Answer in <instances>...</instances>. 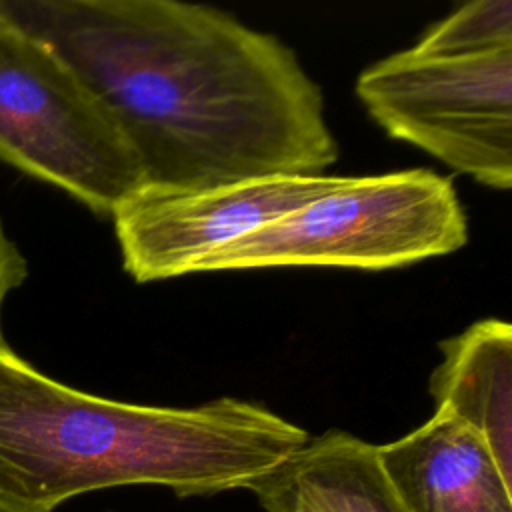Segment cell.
I'll return each mask as SVG.
<instances>
[{
	"mask_svg": "<svg viewBox=\"0 0 512 512\" xmlns=\"http://www.w3.org/2000/svg\"><path fill=\"white\" fill-rule=\"evenodd\" d=\"M468 242L450 178L428 168L342 176L294 212L216 250L194 274L276 266L388 270L446 256Z\"/></svg>",
	"mask_w": 512,
	"mask_h": 512,
	"instance_id": "3",
	"label": "cell"
},
{
	"mask_svg": "<svg viewBox=\"0 0 512 512\" xmlns=\"http://www.w3.org/2000/svg\"><path fill=\"white\" fill-rule=\"evenodd\" d=\"M376 450L404 512H512V480L484 438L446 410Z\"/></svg>",
	"mask_w": 512,
	"mask_h": 512,
	"instance_id": "7",
	"label": "cell"
},
{
	"mask_svg": "<svg viewBox=\"0 0 512 512\" xmlns=\"http://www.w3.org/2000/svg\"><path fill=\"white\" fill-rule=\"evenodd\" d=\"M264 510L300 506L312 512H404L378 462L376 444L328 430L248 488Z\"/></svg>",
	"mask_w": 512,
	"mask_h": 512,
	"instance_id": "9",
	"label": "cell"
},
{
	"mask_svg": "<svg viewBox=\"0 0 512 512\" xmlns=\"http://www.w3.org/2000/svg\"><path fill=\"white\" fill-rule=\"evenodd\" d=\"M0 162L112 216L144 186L104 104L42 42L0 16Z\"/></svg>",
	"mask_w": 512,
	"mask_h": 512,
	"instance_id": "4",
	"label": "cell"
},
{
	"mask_svg": "<svg viewBox=\"0 0 512 512\" xmlns=\"http://www.w3.org/2000/svg\"><path fill=\"white\" fill-rule=\"evenodd\" d=\"M340 180L280 174L206 188L142 186L112 214L122 266L136 282L194 274L216 250L294 212Z\"/></svg>",
	"mask_w": 512,
	"mask_h": 512,
	"instance_id": "6",
	"label": "cell"
},
{
	"mask_svg": "<svg viewBox=\"0 0 512 512\" xmlns=\"http://www.w3.org/2000/svg\"><path fill=\"white\" fill-rule=\"evenodd\" d=\"M0 512H32V510H20V508H12L6 504H0Z\"/></svg>",
	"mask_w": 512,
	"mask_h": 512,
	"instance_id": "13",
	"label": "cell"
},
{
	"mask_svg": "<svg viewBox=\"0 0 512 512\" xmlns=\"http://www.w3.org/2000/svg\"><path fill=\"white\" fill-rule=\"evenodd\" d=\"M430 376L436 410L478 432L502 474L512 480V326L486 318L440 342Z\"/></svg>",
	"mask_w": 512,
	"mask_h": 512,
	"instance_id": "8",
	"label": "cell"
},
{
	"mask_svg": "<svg viewBox=\"0 0 512 512\" xmlns=\"http://www.w3.org/2000/svg\"><path fill=\"white\" fill-rule=\"evenodd\" d=\"M308 432L262 404L192 408L94 396L42 374L0 336V504L54 512L106 488L152 484L176 496L248 490Z\"/></svg>",
	"mask_w": 512,
	"mask_h": 512,
	"instance_id": "2",
	"label": "cell"
},
{
	"mask_svg": "<svg viewBox=\"0 0 512 512\" xmlns=\"http://www.w3.org/2000/svg\"><path fill=\"white\" fill-rule=\"evenodd\" d=\"M356 94L388 136L488 188L512 186V48L466 56L408 48L368 66Z\"/></svg>",
	"mask_w": 512,
	"mask_h": 512,
	"instance_id": "5",
	"label": "cell"
},
{
	"mask_svg": "<svg viewBox=\"0 0 512 512\" xmlns=\"http://www.w3.org/2000/svg\"><path fill=\"white\" fill-rule=\"evenodd\" d=\"M28 278V260L20 252V248L14 244V240L6 234L4 224L0 220V320H2V308L8 300V296L24 284ZM2 336V326H0Z\"/></svg>",
	"mask_w": 512,
	"mask_h": 512,
	"instance_id": "11",
	"label": "cell"
},
{
	"mask_svg": "<svg viewBox=\"0 0 512 512\" xmlns=\"http://www.w3.org/2000/svg\"><path fill=\"white\" fill-rule=\"evenodd\" d=\"M268 512H312V510H306L300 506H272L268 508Z\"/></svg>",
	"mask_w": 512,
	"mask_h": 512,
	"instance_id": "12",
	"label": "cell"
},
{
	"mask_svg": "<svg viewBox=\"0 0 512 512\" xmlns=\"http://www.w3.org/2000/svg\"><path fill=\"white\" fill-rule=\"evenodd\" d=\"M512 48V2L474 0L432 24L412 50L430 56H466Z\"/></svg>",
	"mask_w": 512,
	"mask_h": 512,
	"instance_id": "10",
	"label": "cell"
},
{
	"mask_svg": "<svg viewBox=\"0 0 512 512\" xmlns=\"http://www.w3.org/2000/svg\"><path fill=\"white\" fill-rule=\"evenodd\" d=\"M104 104L152 188L322 174L338 160L292 48L180 0H0Z\"/></svg>",
	"mask_w": 512,
	"mask_h": 512,
	"instance_id": "1",
	"label": "cell"
}]
</instances>
